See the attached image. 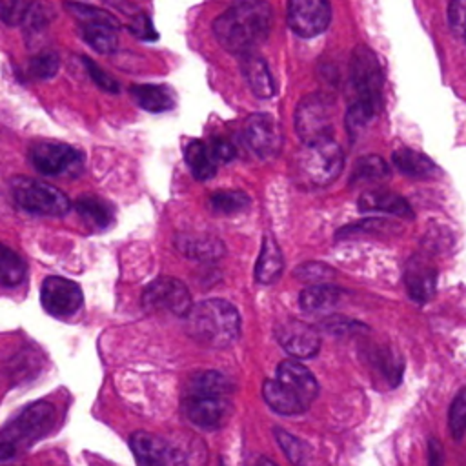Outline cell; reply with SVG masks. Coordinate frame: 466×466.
Wrapping results in <instances>:
<instances>
[{
	"instance_id": "obj_30",
	"label": "cell",
	"mask_w": 466,
	"mask_h": 466,
	"mask_svg": "<svg viewBox=\"0 0 466 466\" xmlns=\"http://www.w3.org/2000/svg\"><path fill=\"white\" fill-rule=\"evenodd\" d=\"M55 18V7L49 2L44 0H36L29 5V9L25 11L24 18H22V27L25 35H35L44 31Z\"/></svg>"
},
{
	"instance_id": "obj_13",
	"label": "cell",
	"mask_w": 466,
	"mask_h": 466,
	"mask_svg": "<svg viewBox=\"0 0 466 466\" xmlns=\"http://www.w3.org/2000/svg\"><path fill=\"white\" fill-rule=\"evenodd\" d=\"M40 302L49 315L69 317L80 309L84 295L76 282L53 275L42 282Z\"/></svg>"
},
{
	"instance_id": "obj_3",
	"label": "cell",
	"mask_w": 466,
	"mask_h": 466,
	"mask_svg": "<svg viewBox=\"0 0 466 466\" xmlns=\"http://www.w3.org/2000/svg\"><path fill=\"white\" fill-rule=\"evenodd\" d=\"M55 422V410L49 402H33L25 406L15 420L4 430V439L0 444V455L4 461L11 459L16 453V446H27L36 439L44 437Z\"/></svg>"
},
{
	"instance_id": "obj_15",
	"label": "cell",
	"mask_w": 466,
	"mask_h": 466,
	"mask_svg": "<svg viewBox=\"0 0 466 466\" xmlns=\"http://www.w3.org/2000/svg\"><path fill=\"white\" fill-rule=\"evenodd\" d=\"M275 337L289 355L299 359L313 357L320 348L319 331L313 326L297 319L280 322L275 328Z\"/></svg>"
},
{
	"instance_id": "obj_33",
	"label": "cell",
	"mask_w": 466,
	"mask_h": 466,
	"mask_svg": "<svg viewBox=\"0 0 466 466\" xmlns=\"http://www.w3.org/2000/svg\"><path fill=\"white\" fill-rule=\"evenodd\" d=\"M209 206L215 213L231 215L249 206V197L242 191H215L209 198Z\"/></svg>"
},
{
	"instance_id": "obj_29",
	"label": "cell",
	"mask_w": 466,
	"mask_h": 466,
	"mask_svg": "<svg viewBox=\"0 0 466 466\" xmlns=\"http://www.w3.org/2000/svg\"><path fill=\"white\" fill-rule=\"evenodd\" d=\"M233 386L229 382V379L220 373V371H198L195 373L189 382H187V390L186 391H198V393H213V395H228L231 393Z\"/></svg>"
},
{
	"instance_id": "obj_1",
	"label": "cell",
	"mask_w": 466,
	"mask_h": 466,
	"mask_svg": "<svg viewBox=\"0 0 466 466\" xmlns=\"http://www.w3.org/2000/svg\"><path fill=\"white\" fill-rule=\"evenodd\" d=\"M273 22L271 5L266 0H238L213 22L218 44L235 55H251L269 35Z\"/></svg>"
},
{
	"instance_id": "obj_27",
	"label": "cell",
	"mask_w": 466,
	"mask_h": 466,
	"mask_svg": "<svg viewBox=\"0 0 466 466\" xmlns=\"http://www.w3.org/2000/svg\"><path fill=\"white\" fill-rule=\"evenodd\" d=\"M342 295V289L331 284H313L300 291L299 302L304 311H320L335 306Z\"/></svg>"
},
{
	"instance_id": "obj_8",
	"label": "cell",
	"mask_w": 466,
	"mask_h": 466,
	"mask_svg": "<svg viewBox=\"0 0 466 466\" xmlns=\"http://www.w3.org/2000/svg\"><path fill=\"white\" fill-rule=\"evenodd\" d=\"M29 160L42 175H76L84 166V155L62 142H36L29 149Z\"/></svg>"
},
{
	"instance_id": "obj_36",
	"label": "cell",
	"mask_w": 466,
	"mask_h": 466,
	"mask_svg": "<svg viewBox=\"0 0 466 466\" xmlns=\"http://www.w3.org/2000/svg\"><path fill=\"white\" fill-rule=\"evenodd\" d=\"M273 433H275L277 442H279L280 448L284 450L286 457H288L295 466H304L306 461H308V446H306L300 439H297L295 435H291V433H288V431H284V430H280V428H275Z\"/></svg>"
},
{
	"instance_id": "obj_9",
	"label": "cell",
	"mask_w": 466,
	"mask_h": 466,
	"mask_svg": "<svg viewBox=\"0 0 466 466\" xmlns=\"http://www.w3.org/2000/svg\"><path fill=\"white\" fill-rule=\"evenodd\" d=\"M131 450L137 459V466H189L195 455H186L178 446L151 435L147 431H135L131 435ZM198 455V453H197Z\"/></svg>"
},
{
	"instance_id": "obj_39",
	"label": "cell",
	"mask_w": 466,
	"mask_h": 466,
	"mask_svg": "<svg viewBox=\"0 0 466 466\" xmlns=\"http://www.w3.org/2000/svg\"><path fill=\"white\" fill-rule=\"evenodd\" d=\"M448 22L453 33L466 42V0H451L448 7Z\"/></svg>"
},
{
	"instance_id": "obj_19",
	"label": "cell",
	"mask_w": 466,
	"mask_h": 466,
	"mask_svg": "<svg viewBox=\"0 0 466 466\" xmlns=\"http://www.w3.org/2000/svg\"><path fill=\"white\" fill-rule=\"evenodd\" d=\"M129 95L149 113H164L175 106V93L162 84H135L129 87Z\"/></svg>"
},
{
	"instance_id": "obj_4",
	"label": "cell",
	"mask_w": 466,
	"mask_h": 466,
	"mask_svg": "<svg viewBox=\"0 0 466 466\" xmlns=\"http://www.w3.org/2000/svg\"><path fill=\"white\" fill-rule=\"evenodd\" d=\"M342 166L344 155L333 138L304 144L297 157V171L311 186H328L340 175Z\"/></svg>"
},
{
	"instance_id": "obj_40",
	"label": "cell",
	"mask_w": 466,
	"mask_h": 466,
	"mask_svg": "<svg viewBox=\"0 0 466 466\" xmlns=\"http://www.w3.org/2000/svg\"><path fill=\"white\" fill-rule=\"evenodd\" d=\"M82 62H84V66H86V71L89 73V76L93 78V82L98 86V87H102L104 91H107V93H116L120 87H118V82L109 75V73H106L102 67H98L91 58H82Z\"/></svg>"
},
{
	"instance_id": "obj_24",
	"label": "cell",
	"mask_w": 466,
	"mask_h": 466,
	"mask_svg": "<svg viewBox=\"0 0 466 466\" xmlns=\"http://www.w3.org/2000/svg\"><path fill=\"white\" fill-rule=\"evenodd\" d=\"M75 209L80 215V218L93 228L104 229L115 220V208L100 197L84 195L75 202Z\"/></svg>"
},
{
	"instance_id": "obj_34",
	"label": "cell",
	"mask_w": 466,
	"mask_h": 466,
	"mask_svg": "<svg viewBox=\"0 0 466 466\" xmlns=\"http://www.w3.org/2000/svg\"><path fill=\"white\" fill-rule=\"evenodd\" d=\"M379 107L364 102V100H353L351 106L346 111V129L351 137H355L359 131L364 129V126L370 124V120L377 115Z\"/></svg>"
},
{
	"instance_id": "obj_11",
	"label": "cell",
	"mask_w": 466,
	"mask_h": 466,
	"mask_svg": "<svg viewBox=\"0 0 466 466\" xmlns=\"http://www.w3.org/2000/svg\"><path fill=\"white\" fill-rule=\"evenodd\" d=\"M329 22V0H288V25L299 36H317L328 29Z\"/></svg>"
},
{
	"instance_id": "obj_22",
	"label": "cell",
	"mask_w": 466,
	"mask_h": 466,
	"mask_svg": "<svg viewBox=\"0 0 466 466\" xmlns=\"http://www.w3.org/2000/svg\"><path fill=\"white\" fill-rule=\"evenodd\" d=\"M177 248L195 260H217L224 255V244L209 235H178Z\"/></svg>"
},
{
	"instance_id": "obj_41",
	"label": "cell",
	"mask_w": 466,
	"mask_h": 466,
	"mask_svg": "<svg viewBox=\"0 0 466 466\" xmlns=\"http://www.w3.org/2000/svg\"><path fill=\"white\" fill-rule=\"evenodd\" d=\"M33 0H2V20L7 25L22 24V18Z\"/></svg>"
},
{
	"instance_id": "obj_28",
	"label": "cell",
	"mask_w": 466,
	"mask_h": 466,
	"mask_svg": "<svg viewBox=\"0 0 466 466\" xmlns=\"http://www.w3.org/2000/svg\"><path fill=\"white\" fill-rule=\"evenodd\" d=\"M116 25L109 24H82L80 35L87 46L98 53H111L118 46Z\"/></svg>"
},
{
	"instance_id": "obj_16",
	"label": "cell",
	"mask_w": 466,
	"mask_h": 466,
	"mask_svg": "<svg viewBox=\"0 0 466 466\" xmlns=\"http://www.w3.org/2000/svg\"><path fill=\"white\" fill-rule=\"evenodd\" d=\"M277 380L291 390L308 406L319 393V384L313 373L297 360L280 362L277 368Z\"/></svg>"
},
{
	"instance_id": "obj_26",
	"label": "cell",
	"mask_w": 466,
	"mask_h": 466,
	"mask_svg": "<svg viewBox=\"0 0 466 466\" xmlns=\"http://www.w3.org/2000/svg\"><path fill=\"white\" fill-rule=\"evenodd\" d=\"M359 208L362 211H384L397 217H411L410 204L402 197L388 191L364 193L359 198Z\"/></svg>"
},
{
	"instance_id": "obj_7",
	"label": "cell",
	"mask_w": 466,
	"mask_h": 466,
	"mask_svg": "<svg viewBox=\"0 0 466 466\" xmlns=\"http://www.w3.org/2000/svg\"><path fill=\"white\" fill-rule=\"evenodd\" d=\"M382 80V69L375 53L366 46H357L350 60V82L355 91V100L380 107Z\"/></svg>"
},
{
	"instance_id": "obj_20",
	"label": "cell",
	"mask_w": 466,
	"mask_h": 466,
	"mask_svg": "<svg viewBox=\"0 0 466 466\" xmlns=\"http://www.w3.org/2000/svg\"><path fill=\"white\" fill-rule=\"evenodd\" d=\"M262 397H264L266 404L280 415H297V413H302L304 410H308V404L302 402L291 390H288L279 380H271V379L264 380Z\"/></svg>"
},
{
	"instance_id": "obj_2",
	"label": "cell",
	"mask_w": 466,
	"mask_h": 466,
	"mask_svg": "<svg viewBox=\"0 0 466 466\" xmlns=\"http://www.w3.org/2000/svg\"><path fill=\"white\" fill-rule=\"evenodd\" d=\"M189 337L209 348H226L237 340L240 317L237 308L224 299H208L191 308L186 317Z\"/></svg>"
},
{
	"instance_id": "obj_44",
	"label": "cell",
	"mask_w": 466,
	"mask_h": 466,
	"mask_svg": "<svg viewBox=\"0 0 466 466\" xmlns=\"http://www.w3.org/2000/svg\"><path fill=\"white\" fill-rule=\"evenodd\" d=\"M211 146V151L215 155V158L218 160V164H224V162H229L233 157H235V147L231 142L224 140V138H213L209 142Z\"/></svg>"
},
{
	"instance_id": "obj_46",
	"label": "cell",
	"mask_w": 466,
	"mask_h": 466,
	"mask_svg": "<svg viewBox=\"0 0 466 466\" xmlns=\"http://www.w3.org/2000/svg\"><path fill=\"white\" fill-rule=\"evenodd\" d=\"M257 466H277L273 461H269V459H266V457H262V459H258V464Z\"/></svg>"
},
{
	"instance_id": "obj_12",
	"label": "cell",
	"mask_w": 466,
	"mask_h": 466,
	"mask_svg": "<svg viewBox=\"0 0 466 466\" xmlns=\"http://www.w3.org/2000/svg\"><path fill=\"white\" fill-rule=\"evenodd\" d=\"M182 408L187 419L206 430L218 428L231 411V400L228 395L186 391Z\"/></svg>"
},
{
	"instance_id": "obj_45",
	"label": "cell",
	"mask_w": 466,
	"mask_h": 466,
	"mask_svg": "<svg viewBox=\"0 0 466 466\" xmlns=\"http://www.w3.org/2000/svg\"><path fill=\"white\" fill-rule=\"evenodd\" d=\"M428 466H444V451L435 437L428 441Z\"/></svg>"
},
{
	"instance_id": "obj_18",
	"label": "cell",
	"mask_w": 466,
	"mask_h": 466,
	"mask_svg": "<svg viewBox=\"0 0 466 466\" xmlns=\"http://www.w3.org/2000/svg\"><path fill=\"white\" fill-rule=\"evenodd\" d=\"M240 69L246 78V84L258 98H271L275 95L277 86L264 58L253 53L244 55L240 60Z\"/></svg>"
},
{
	"instance_id": "obj_6",
	"label": "cell",
	"mask_w": 466,
	"mask_h": 466,
	"mask_svg": "<svg viewBox=\"0 0 466 466\" xmlns=\"http://www.w3.org/2000/svg\"><path fill=\"white\" fill-rule=\"evenodd\" d=\"M295 129L304 144L331 138L333 102L320 93L302 98L295 109Z\"/></svg>"
},
{
	"instance_id": "obj_14",
	"label": "cell",
	"mask_w": 466,
	"mask_h": 466,
	"mask_svg": "<svg viewBox=\"0 0 466 466\" xmlns=\"http://www.w3.org/2000/svg\"><path fill=\"white\" fill-rule=\"evenodd\" d=\"M244 137L251 151L260 158L275 157L282 147V131L279 122L268 113H255L248 116Z\"/></svg>"
},
{
	"instance_id": "obj_25",
	"label": "cell",
	"mask_w": 466,
	"mask_h": 466,
	"mask_svg": "<svg viewBox=\"0 0 466 466\" xmlns=\"http://www.w3.org/2000/svg\"><path fill=\"white\" fill-rule=\"evenodd\" d=\"M391 158L400 173L413 177V178H428L437 173V166L431 158H428L424 153L410 149V147L395 149Z\"/></svg>"
},
{
	"instance_id": "obj_31",
	"label": "cell",
	"mask_w": 466,
	"mask_h": 466,
	"mask_svg": "<svg viewBox=\"0 0 466 466\" xmlns=\"http://www.w3.org/2000/svg\"><path fill=\"white\" fill-rule=\"evenodd\" d=\"M0 279L5 288L18 286L25 279V262L16 251L4 246L0 258Z\"/></svg>"
},
{
	"instance_id": "obj_21",
	"label": "cell",
	"mask_w": 466,
	"mask_h": 466,
	"mask_svg": "<svg viewBox=\"0 0 466 466\" xmlns=\"http://www.w3.org/2000/svg\"><path fill=\"white\" fill-rule=\"evenodd\" d=\"M284 269V257L271 237H266L255 264V280L258 284H273Z\"/></svg>"
},
{
	"instance_id": "obj_23",
	"label": "cell",
	"mask_w": 466,
	"mask_h": 466,
	"mask_svg": "<svg viewBox=\"0 0 466 466\" xmlns=\"http://www.w3.org/2000/svg\"><path fill=\"white\" fill-rule=\"evenodd\" d=\"M184 158L197 180H208L217 173L218 160L215 158L211 146L202 140H191L184 149Z\"/></svg>"
},
{
	"instance_id": "obj_17",
	"label": "cell",
	"mask_w": 466,
	"mask_h": 466,
	"mask_svg": "<svg viewBox=\"0 0 466 466\" xmlns=\"http://www.w3.org/2000/svg\"><path fill=\"white\" fill-rule=\"evenodd\" d=\"M404 284L410 297L417 302H426L435 293L437 271L435 268L420 258H411L404 269Z\"/></svg>"
},
{
	"instance_id": "obj_43",
	"label": "cell",
	"mask_w": 466,
	"mask_h": 466,
	"mask_svg": "<svg viewBox=\"0 0 466 466\" xmlns=\"http://www.w3.org/2000/svg\"><path fill=\"white\" fill-rule=\"evenodd\" d=\"M129 31H131L135 36L142 38V40H157V36H158V33H157V29L153 27L151 18H149L147 15H137V16H133V20H131V24H129Z\"/></svg>"
},
{
	"instance_id": "obj_38",
	"label": "cell",
	"mask_w": 466,
	"mask_h": 466,
	"mask_svg": "<svg viewBox=\"0 0 466 466\" xmlns=\"http://www.w3.org/2000/svg\"><path fill=\"white\" fill-rule=\"evenodd\" d=\"M58 66H60V60L53 51H42L29 60V73L35 78L47 80L56 75Z\"/></svg>"
},
{
	"instance_id": "obj_10",
	"label": "cell",
	"mask_w": 466,
	"mask_h": 466,
	"mask_svg": "<svg viewBox=\"0 0 466 466\" xmlns=\"http://www.w3.org/2000/svg\"><path fill=\"white\" fill-rule=\"evenodd\" d=\"M142 306L151 311H169L177 317H187L193 308L186 284L173 277L155 279L142 293Z\"/></svg>"
},
{
	"instance_id": "obj_37",
	"label": "cell",
	"mask_w": 466,
	"mask_h": 466,
	"mask_svg": "<svg viewBox=\"0 0 466 466\" xmlns=\"http://www.w3.org/2000/svg\"><path fill=\"white\" fill-rule=\"evenodd\" d=\"M448 426L453 439H461L466 433V388L459 390L450 404Z\"/></svg>"
},
{
	"instance_id": "obj_35",
	"label": "cell",
	"mask_w": 466,
	"mask_h": 466,
	"mask_svg": "<svg viewBox=\"0 0 466 466\" xmlns=\"http://www.w3.org/2000/svg\"><path fill=\"white\" fill-rule=\"evenodd\" d=\"M67 13H71L75 18L80 20V24H109V25H116V20L111 13H107L106 9H98L93 5H86L80 2H64Z\"/></svg>"
},
{
	"instance_id": "obj_42",
	"label": "cell",
	"mask_w": 466,
	"mask_h": 466,
	"mask_svg": "<svg viewBox=\"0 0 466 466\" xmlns=\"http://www.w3.org/2000/svg\"><path fill=\"white\" fill-rule=\"evenodd\" d=\"M297 277L302 279V280H313V282H320V280H326L329 277H333V269L326 264H320V262H308V264H302L297 268Z\"/></svg>"
},
{
	"instance_id": "obj_32",
	"label": "cell",
	"mask_w": 466,
	"mask_h": 466,
	"mask_svg": "<svg viewBox=\"0 0 466 466\" xmlns=\"http://www.w3.org/2000/svg\"><path fill=\"white\" fill-rule=\"evenodd\" d=\"M390 169L386 166V162L377 157V155H370L364 158H359L353 166V173H351V182H368V180H379L388 177Z\"/></svg>"
},
{
	"instance_id": "obj_5",
	"label": "cell",
	"mask_w": 466,
	"mask_h": 466,
	"mask_svg": "<svg viewBox=\"0 0 466 466\" xmlns=\"http://www.w3.org/2000/svg\"><path fill=\"white\" fill-rule=\"evenodd\" d=\"M9 189L15 204L29 213L62 217L71 208L69 198L60 189L29 177H15Z\"/></svg>"
}]
</instances>
